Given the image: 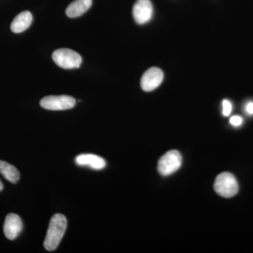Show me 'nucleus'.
Instances as JSON below:
<instances>
[{
  "instance_id": "obj_1",
  "label": "nucleus",
  "mask_w": 253,
  "mask_h": 253,
  "mask_svg": "<svg viewBox=\"0 0 253 253\" xmlns=\"http://www.w3.org/2000/svg\"><path fill=\"white\" fill-rule=\"evenodd\" d=\"M66 228L67 219L63 214H56L51 217L44 241V247L46 251H53L57 249Z\"/></svg>"
},
{
  "instance_id": "obj_2",
  "label": "nucleus",
  "mask_w": 253,
  "mask_h": 253,
  "mask_svg": "<svg viewBox=\"0 0 253 253\" xmlns=\"http://www.w3.org/2000/svg\"><path fill=\"white\" fill-rule=\"evenodd\" d=\"M214 190L219 196L231 198L239 192V184L235 176L229 172H222L217 176L214 182Z\"/></svg>"
},
{
  "instance_id": "obj_3",
  "label": "nucleus",
  "mask_w": 253,
  "mask_h": 253,
  "mask_svg": "<svg viewBox=\"0 0 253 253\" xmlns=\"http://www.w3.org/2000/svg\"><path fill=\"white\" fill-rule=\"evenodd\" d=\"M52 59L57 66L64 69L78 68L83 62L81 55L69 49L56 50L53 53Z\"/></svg>"
},
{
  "instance_id": "obj_4",
  "label": "nucleus",
  "mask_w": 253,
  "mask_h": 253,
  "mask_svg": "<svg viewBox=\"0 0 253 253\" xmlns=\"http://www.w3.org/2000/svg\"><path fill=\"white\" fill-rule=\"evenodd\" d=\"M182 158L180 153L176 150L168 151L160 158L158 170L162 176L170 175L180 168Z\"/></svg>"
},
{
  "instance_id": "obj_5",
  "label": "nucleus",
  "mask_w": 253,
  "mask_h": 253,
  "mask_svg": "<svg viewBox=\"0 0 253 253\" xmlns=\"http://www.w3.org/2000/svg\"><path fill=\"white\" fill-rule=\"evenodd\" d=\"M76 101L72 96L67 95L48 96L42 99L41 106L43 109L50 111H64L73 109Z\"/></svg>"
},
{
  "instance_id": "obj_6",
  "label": "nucleus",
  "mask_w": 253,
  "mask_h": 253,
  "mask_svg": "<svg viewBox=\"0 0 253 253\" xmlns=\"http://www.w3.org/2000/svg\"><path fill=\"white\" fill-rule=\"evenodd\" d=\"M153 14L154 7L151 0H136L132 9L133 17L136 23L143 25L149 22Z\"/></svg>"
},
{
  "instance_id": "obj_7",
  "label": "nucleus",
  "mask_w": 253,
  "mask_h": 253,
  "mask_svg": "<svg viewBox=\"0 0 253 253\" xmlns=\"http://www.w3.org/2000/svg\"><path fill=\"white\" fill-rule=\"evenodd\" d=\"M164 74L160 68H149L143 75L141 79V86L145 91H151L156 89L163 83Z\"/></svg>"
},
{
  "instance_id": "obj_8",
  "label": "nucleus",
  "mask_w": 253,
  "mask_h": 253,
  "mask_svg": "<svg viewBox=\"0 0 253 253\" xmlns=\"http://www.w3.org/2000/svg\"><path fill=\"white\" fill-rule=\"evenodd\" d=\"M4 234L9 240H14L23 230V222L18 214L10 213L5 219Z\"/></svg>"
},
{
  "instance_id": "obj_9",
  "label": "nucleus",
  "mask_w": 253,
  "mask_h": 253,
  "mask_svg": "<svg viewBox=\"0 0 253 253\" xmlns=\"http://www.w3.org/2000/svg\"><path fill=\"white\" fill-rule=\"evenodd\" d=\"M76 164L82 167L90 168L93 169L100 170L106 166L104 158L94 154H81L76 158Z\"/></svg>"
},
{
  "instance_id": "obj_10",
  "label": "nucleus",
  "mask_w": 253,
  "mask_h": 253,
  "mask_svg": "<svg viewBox=\"0 0 253 253\" xmlns=\"http://www.w3.org/2000/svg\"><path fill=\"white\" fill-rule=\"evenodd\" d=\"M33 22V15L28 11H23L14 18L11 24L13 33H20L27 30Z\"/></svg>"
},
{
  "instance_id": "obj_11",
  "label": "nucleus",
  "mask_w": 253,
  "mask_h": 253,
  "mask_svg": "<svg viewBox=\"0 0 253 253\" xmlns=\"http://www.w3.org/2000/svg\"><path fill=\"white\" fill-rule=\"evenodd\" d=\"M92 0H75L66 10L69 18L79 17L91 7Z\"/></svg>"
},
{
  "instance_id": "obj_12",
  "label": "nucleus",
  "mask_w": 253,
  "mask_h": 253,
  "mask_svg": "<svg viewBox=\"0 0 253 253\" xmlns=\"http://www.w3.org/2000/svg\"><path fill=\"white\" fill-rule=\"evenodd\" d=\"M0 173L6 180L16 184L20 179V172L17 168L9 163L0 160Z\"/></svg>"
},
{
  "instance_id": "obj_13",
  "label": "nucleus",
  "mask_w": 253,
  "mask_h": 253,
  "mask_svg": "<svg viewBox=\"0 0 253 253\" xmlns=\"http://www.w3.org/2000/svg\"><path fill=\"white\" fill-rule=\"evenodd\" d=\"M222 113L224 116H229L232 111V104L229 100L224 99L222 101Z\"/></svg>"
},
{
  "instance_id": "obj_14",
  "label": "nucleus",
  "mask_w": 253,
  "mask_h": 253,
  "mask_svg": "<svg viewBox=\"0 0 253 253\" xmlns=\"http://www.w3.org/2000/svg\"><path fill=\"white\" fill-rule=\"evenodd\" d=\"M243 122H244V120L239 116H232L230 119L231 124L234 126H241Z\"/></svg>"
},
{
  "instance_id": "obj_15",
  "label": "nucleus",
  "mask_w": 253,
  "mask_h": 253,
  "mask_svg": "<svg viewBox=\"0 0 253 253\" xmlns=\"http://www.w3.org/2000/svg\"><path fill=\"white\" fill-rule=\"evenodd\" d=\"M246 112L249 115L252 116L253 115V101H249L247 104H246V107H245Z\"/></svg>"
},
{
  "instance_id": "obj_16",
  "label": "nucleus",
  "mask_w": 253,
  "mask_h": 253,
  "mask_svg": "<svg viewBox=\"0 0 253 253\" xmlns=\"http://www.w3.org/2000/svg\"><path fill=\"white\" fill-rule=\"evenodd\" d=\"M3 188H4V186H3L2 183H1V180H0V191H2Z\"/></svg>"
}]
</instances>
